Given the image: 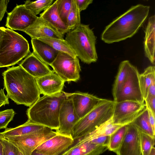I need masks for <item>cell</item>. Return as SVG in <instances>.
<instances>
[{
  "instance_id": "cell-1",
  "label": "cell",
  "mask_w": 155,
  "mask_h": 155,
  "mask_svg": "<svg viewBox=\"0 0 155 155\" xmlns=\"http://www.w3.org/2000/svg\"><path fill=\"white\" fill-rule=\"evenodd\" d=\"M2 75L7 96L17 104L29 107L40 97L35 78L19 65L8 68Z\"/></svg>"
},
{
  "instance_id": "cell-2",
  "label": "cell",
  "mask_w": 155,
  "mask_h": 155,
  "mask_svg": "<svg viewBox=\"0 0 155 155\" xmlns=\"http://www.w3.org/2000/svg\"><path fill=\"white\" fill-rule=\"evenodd\" d=\"M150 9L149 6L141 4L132 6L106 27L101 39L112 44L132 37L146 20Z\"/></svg>"
},
{
  "instance_id": "cell-3",
  "label": "cell",
  "mask_w": 155,
  "mask_h": 155,
  "mask_svg": "<svg viewBox=\"0 0 155 155\" xmlns=\"http://www.w3.org/2000/svg\"><path fill=\"white\" fill-rule=\"evenodd\" d=\"M68 95L63 91L51 95H44L28 108V121L56 130L59 127L61 106Z\"/></svg>"
},
{
  "instance_id": "cell-4",
  "label": "cell",
  "mask_w": 155,
  "mask_h": 155,
  "mask_svg": "<svg viewBox=\"0 0 155 155\" xmlns=\"http://www.w3.org/2000/svg\"><path fill=\"white\" fill-rule=\"evenodd\" d=\"M65 39L83 62L90 64L97 61L96 38L89 25L81 23L66 34Z\"/></svg>"
},
{
  "instance_id": "cell-5",
  "label": "cell",
  "mask_w": 155,
  "mask_h": 155,
  "mask_svg": "<svg viewBox=\"0 0 155 155\" xmlns=\"http://www.w3.org/2000/svg\"><path fill=\"white\" fill-rule=\"evenodd\" d=\"M0 41V67L15 65L31 52L27 40L14 30L3 27Z\"/></svg>"
},
{
  "instance_id": "cell-6",
  "label": "cell",
  "mask_w": 155,
  "mask_h": 155,
  "mask_svg": "<svg viewBox=\"0 0 155 155\" xmlns=\"http://www.w3.org/2000/svg\"><path fill=\"white\" fill-rule=\"evenodd\" d=\"M115 101L103 99L92 110L77 123L72 137L74 140L93 131L111 118Z\"/></svg>"
},
{
  "instance_id": "cell-7",
  "label": "cell",
  "mask_w": 155,
  "mask_h": 155,
  "mask_svg": "<svg viewBox=\"0 0 155 155\" xmlns=\"http://www.w3.org/2000/svg\"><path fill=\"white\" fill-rule=\"evenodd\" d=\"M57 134L56 131L45 127L31 134L4 137L17 147L24 155H31L41 144Z\"/></svg>"
},
{
  "instance_id": "cell-8",
  "label": "cell",
  "mask_w": 155,
  "mask_h": 155,
  "mask_svg": "<svg viewBox=\"0 0 155 155\" xmlns=\"http://www.w3.org/2000/svg\"><path fill=\"white\" fill-rule=\"evenodd\" d=\"M50 66L53 71L65 82H75L80 79L81 69L77 57L59 52Z\"/></svg>"
},
{
  "instance_id": "cell-9",
  "label": "cell",
  "mask_w": 155,
  "mask_h": 155,
  "mask_svg": "<svg viewBox=\"0 0 155 155\" xmlns=\"http://www.w3.org/2000/svg\"><path fill=\"white\" fill-rule=\"evenodd\" d=\"M146 106L141 103L131 101L115 102L112 117L113 124L120 126L127 125L132 123Z\"/></svg>"
},
{
  "instance_id": "cell-10",
  "label": "cell",
  "mask_w": 155,
  "mask_h": 155,
  "mask_svg": "<svg viewBox=\"0 0 155 155\" xmlns=\"http://www.w3.org/2000/svg\"><path fill=\"white\" fill-rule=\"evenodd\" d=\"M139 74L137 68L132 65L126 81L115 102L127 101L144 103L140 86Z\"/></svg>"
},
{
  "instance_id": "cell-11",
  "label": "cell",
  "mask_w": 155,
  "mask_h": 155,
  "mask_svg": "<svg viewBox=\"0 0 155 155\" xmlns=\"http://www.w3.org/2000/svg\"><path fill=\"white\" fill-rule=\"evenodd\" d=\"M79 120L74 108L71 97L68 93V96L61 107L59 127L56 130V132L58 134L72 137L73 128Z\"/></svg>"
},
{
  "instance_id": "cell-12",
  "label": "cell",
  "mask_w": 155,
  "mask_h": 155,
  "mask_svg": "<svg viewBox=\"0 0 155 155\" xmlns=\"http://www.w3.org/2000/svg\"><path fill=\"white\" fill-rule=\"evenodd\" d=\"M38 17L25 8L24 4L17 5L8 13L5 26L12 30L23 31L36 20Z\"/></svg>"
},
{
  "instance_id": "cell-13",
  "label": "cell",
  "mask_w": 155,
  "mask_h": 155,
  "mask_svg": "<svg viewBox=\"0 0 155 155\" xmlns=\"http://www.w3.org/2000/svg\"><path fill=\"white\" fill-rule=\"evenodd\" d=\"M69 93L80 119L92 110L103 99L86 93L78 91Z\"/></svg>"
},
{
  "instance_id": "cell-14",
  "label": "cell",
  "mask_w": 155,
  "mask_h": 155,
  "mask_svg": "<svg viewBox=\"0 0 155 155\" xmlns=\"http://www.w3.org/2000/svg\"><path fill=\"white\" fill-rule=\"evenodd\" d=\"M117 155H141L140 131L132 123L127 125L126 133Z\"/></svg>"
},
{
  "instance_id": "cell-15",
  "label": "cell",
  "mask_w": 155,
  "mask_h": 155,
  "mask_svg": "<svg viewBox=\"0 0 155 155\" xmlns=\"http://www.w3.org/2000/svg\"><path fill=\"white\" fill-rule=\"evenodd\" d=\"M72 137L58 134L47 140L36 150L43 155H60L74 143Z\"/></svg>"
},
{
  "instance_id": "cell-16",
  "label": "cell",
  "mask_w": 155,
  "mask_h": 155,
  "mask_svg": "<svg viewBox=\"0 0 155 155\" xmlns=\"http://www.w3.org/2000/svg\"><path fill=\"white\" fill-rule=\"evenodd\" d=\"M19 65L35 78H37L54 72L48 65L31 52L19 63Z\"/></svg>"
},
{
  "instance_id": "cell-17",
  "label": "cell",
  "mask_w": 155,
  "mask_h": 155,
  "mask_svg": "<svg viewBox=\"0 0 155 155\" xmlns=\"http://www.w3.org/2000/svg\"><path fill=\"white\" fill-rule=\"evenodd\" d=\"M35 79L40 93L44 95L61 92L65 82L54 72Z\"/></svg>"
},
{
  "instance_id": "cell-18",
  "label": "cell",
  "mask_w": 155,
  "mask_h": 155,
  "mask_svg": "<svg viewBox=\"0 0 155 155\" xmlns=\"http://www.w3.org/2000/svg\"><path fill=\"white\" fill-rule=\"evenodd\" d=\"M23 32L29 36L31 39L43 37L64 39V36L39 17L32 25Z\"/></svg>"
},
{
  "instance_id": "cell-19",
  "label": "cell",
  "mask_w": 155,
  "mask_h": 155,
  "mask_svg": "<svg viewBox=\"0 0 155 155\" xmlns=\"http://www.w3.org/2000/svg\"><path fill=\"white\" fill-rule=\"evenodd\" d=\"M107 149V147L97 145L90 141L81 143H74L60 155H101Z\"/></svg>"
},
{
  "instance_id": "cell-20",
  "label": "cell",
  "mask_w": 155,
  "mask_h": 155,
  "mask_svg": "<svg viewBox=\"0 0 155 155\" xmlns=\"http://www.w3.org/2000/svg\"><path fill=\"white\" fill-rule=\"evenodd\" d=\"M31 43L33 52L43 62L50 66L59 51L38 39H31Z\"/></svg>"
},
{
  "instance_id": "cell-21",
  "label": "cell",
  "mask_w": 155,
  "mask_h": 155,
  "mask_svg": "<svg viewBox=\"0 0 155 155\" xmlns=\"http://www.w3.org/2000/svg\"><path fill=\"white\" fill-rule=\"evenodd\" d=\"M39 17L63 36L69 31L58 14L56 1L40 14Z\"/></svg>"
},
{
  "instance_id": "cell-22",
  "label": "cell",
  "mask_w": 155,
  "mask_h": 155,
  "mask_svg": "<svg viewBox=\"0 0 155 155\" xmlns=\"http://www.w3.org/2000/svg\"><path fill=\"white\" fill-rule=\"evenodd\" d=\"M155 15L150 17L145 31L144 49L145 56L155 64Z\"/></svg>"
},
{
  "instance_id": "cell-23",
  "label": "cell",
  "mask_w": 155,
  "mask_h": 155,
  "mask_svg": "<svg viewBox=\"0 0 155 155\" xmlns=\"http://www.w3.org/2000/svg\"><path fill=\"white\" fill-rule=\"evenodd\" d=\"M122 126L114 124L111 118L104 123L93 131L76 140L78 143L90 141L97 137L110 136Z\"/></svg>"
},
{
  "instance_id": "cell-24",
  "label": "cell",
  "mask_w": 155,
  "mask_h": 155,
  "mask_svg": "<svg viewBox=\"0 0 155 155\" xmlns=\"http://www.w3.org/2000/svg\"><path fill=\"white\" fill-rule=\"evenodd\" d=\"M45 127L27 120L24 124L15 128H6L0 134L4 137L24 136L34 133Z\"/></svg>"
},
{
  "instance_id": "cell-25",
  "label": "cell",
  "mask_w": 155,
  "mask_h": 155,
  "mask_svg": "<svg viewBox=\"0 0 155 155\" xmlns=\"http://www.w3.org/2000/svg\"><path fill=\"white\" fill-rule=\"evenodd\" d=\"M132 65L127 60L121 61L119 64L112 89V94L114 101L126 81Z\"/></svg>"
},
{
  "instance_id": "cell-26",
  "label": "cell",
  "mask_w": 155,
  "mask_h": 155,
  "mask_svg": "<svg viewBox=\"0 0 155 155\" xmlns=\"http://www.w3.org/2000/svg\"><path fill=\"white\" fill-rule=\"evenodd\" d=\"M155 78V67L150 66L140 74L139 79L140 90L144 100L147 96L149 87L153 80Z\"/></svg>"
},
{
  "instance_id": "cell-27",
  "label": "cell",
  "mask_w": 155,
  "mask_h": 155,
  "mask_svg": "<svg viewBox=\"0 0 155 155\" xmlns=\"http://www.w3.org/2000/svg\"><path fill=\"white\" fill-rule=\"evenodd\" d=\"M38 39L46 43L59 52L67 54L73 57H77L65 39L51 37L41 38Z\"/></svg>"
},
{
  "instance_id": "cell-28",
  "label": "cell",
  "mask_w": 155,
  "mask_h": 155,
  "mask_svg": "<svg viewBox=\"0 0 155 155\" xmlns=\"http://www.w3.org/2000/svg\"><path fill=\"white\" fill-rule=\"evenodd\" d=\"M132 123L140 131L155 137V133L153 132L150 124L148 111L146 107Z\"/></svg>"
},
{
  "instance_id": "cell-29",
  "label": "cell",
  "mask_w": 155,
  "mask_h": 155,
  "mask_svg": "<svg viewBox=\"0 0 155 155\" xmlns=\"http://www.w3.org/2000/svg\"><path fill=\"white\" fill-rule=\"evenodd\" d=\"M127 129V125L123 126L110 136L107 149L115 153L119 149L124 138Z\"/></svg>"
},
{
  "instance_id": "cell-30",
  "label": "cell",
  "mask_w": 155,
  "mask_h": 155,
  "mask_svg": "<svg viewBox=\"0 0 155 155\" xmlns=\"http://www.w3.org/2000/svg\"><path fill=\"white\" fill-rule=\"evenodd\" d=\"M54 0H41L35 1L26 0L24 5L34 15L37 16L40 13L44 11L53 3Z\"/></svg>"
},
{
  "instance_id": "cell-31",
  "label": "cell",
  "mask_w": 155,
  "mask_h": 155,
  "mask_svg": "<svg viewBox=\"0 0 155 155\" xmlns=\"http://www.w3.org/2000/svg\"><path fill=\"white\" fill-rule=\"evenodd\" d=\"M80 12L75 0H73L71 8L67 17L66 24L69 31L74 29L81 23Z\"/></svg>"
},
{
  "instance_id": "cell-32",
  "label": "cell",
  "mask_w": 155,
  "mask_h": 155,
  "mask_svg": "<svg viewBox=\"0 0 155 155\" xmlns=\"http://www.w3.org/2000/svg\"><path fill=\"white\" fill-rule=\"evenodd\" d=\"M155 137L140 131V141L141 155H149L154 147Z\"/></svg>"
},
{
  "instance_id": "cell-33",
  "label": "cell",
  "mask_w": 155,
  "mask_h": 155,
  "mask_svg": "<svg viewBox=\"0 0 155 155\" xmlns=\"http://www.w3.org/2000/svg\"><path fill=\"white\" fill-rule=\"evenodd\" d=\"M73 0H56L58 14L61 20L66 25L67 17L71 8Z\"/></svg>"
},
{
  "instance_id": "cell-34",
  "label": "cell",
  "mask_w": 155,
  "mask_h": 155,
  "mask_svg": "<svg viewBox=\"0 0 155 155\" xmlns=\"http://www.w3.org/2000/svg\"><path fill=\"white\" fill-rule=\"evenodd\" d=\"M15 113L12 109L0 111V129L6 128L10 122L13 119Z\"/></svg>"
},
{
  "instance_id": "cell-35",
  "label": "cell",
  "mask_w": 155,
  "mask_h": 155,
  "mask_svg": "<svg viewBox=\"0 0 155 155\" xmlns=\"http://www.w3.org/2000/svg\"><path fill=\"white\" fill-rule=\"evenodd\" d=\"M2 139L3 155H18V149L17 147L2 135Z\"/></svg>"
},
{
  "instance_id": "cell-36",
  "label": "cell",
  "mask_w": 155,
  "mask_h": 155,
  "mask_svg": "<svg viewBox=\"0 0 155 155\" xmlns=\"http://www.w3.org/2000/svg\"><path fill=\"white\" fill-rule=\"evenodd\" d=\"M110 136H101L90 141L97 145L107 147L110 141Z\"/></svg>"
},
{
  "instance_id": "cell-37",
  "label": "cell",
  "mask_w": 155,
  "mask_h": 155,
  "mask_svg": "<svg viewBox=\"0 0 155 155\" xmlns=\"http://www.w3.org/2000/svg\"><path fill=\"white\" fill-rule=\"evenodd\" d=\"M144 101L147 109L155 114V97H147Z\"/></svg>"
},
{
  "instance_id": "cell-38",
  "label": "cell",
  "mask_w": 155,
  "mask_h": 155,
  "mask_svg": "<svg viewBox=\"0 0 155 155\" xmlns=\"http://www.w3.org/2000/svg\"><path fill=\"white\" fill-rule=\"evenodd\" d=\"M79 11L81 12L87 9L88 6L92 3L93 0H75Z\"/></svg>"
},
{
  "instance_id": "cell-39",
  "label": "cell",
  "mask_w": 155,
  "mask_h": 155,
  "mask_svg": "<svg viewBox=\"0 0 155 155\" xmlns=\"http://www.w3.org/2000/svg\"><path fill=\"white\" fill-rule=\"evenodd\" d=\"M9 2V1L8 0H0V22L2 20L6 11Z\"/></svg>"
},
{
  "instance_id": "cell-40",
  "label": "cell",
  "mask_w": 155,
  "mask_h": 155,
  "mask_svg": "<svg viewBox=\"0 0 155 155\" xmlns=\"http://www.w3.org/2000/svg\"><path fill=\"white\" fill-rule=\"evenodd\" d=\"M9 104L8 97L5 94L4 89H0V107Z\"/></svg>"
},
{
  "instance_id": "cell-41",
  "label": "cell",
  "mask_w": 155,
  "mask_h": 155,
  "mask_svg": "<svg viewBox=\"0 0 155 155\" xmlns=\"http://www.w3.org/2000/svg\"><path fill=\"white\" fill-rule=\"evenodd\" d=\"M148 110L149 120L153 132L155 133V114Z\"/></svg>"
},
{
  "instance_id": "cell-42",
  "label": "cell",
  "mask_w": 155,
  "mask_h": 155,
  "mask_svg": "<svg viewBox=\"0 0 155 155\" xmlns=\"http://www.w3.org/2000/svg\"><path fill=\"white\" fill-rule=\"evenodd\" d=\"M147 97H155V78L153 80L149 87Z\"/></svg>"
},
{
  "instance_id": "cell-43",
  "label": "cell",
  "mask_w": 155,
  "mask_h": 155,
  "mask_svg": "<svg viewBox=\"0 0 155 155\" xmlns=\"http://www.w3.org/2000/svg\"><path fill=\"white\" fill-rule=\"evenodd\" d=\"M0 155H3V145L2 144V135L0 134Z\"/></svg>"
},
{
  "instance_id": "cell-44",
  "label": "cell",
  "mask_w": 155,
  "mask_h": 155,
  "mask_svg": "<svg viewBox=\"0 0 155 155\" xmlns=\"http://www.w3.org/2000/svg\"><path fill=\"white\" fill-rule=\"evenodd\" d=\"M31 155H43V154H42L39 153L38 152L37 150H35L34 151H33Z\"/></svg>"
},
{
  "instance_id": "cell-45",
  "label": "cell",
  "mask_w": 155,
  "mask_h": 155,
  "mask_svg": "<svg viewBox=\"0 0 155 155\" xmlns=\"http://www.w3.org/2000/svg\"><path fill=\"white\" fill-rule=\"evenodd\" d=\"M149 155H155V148L153 147L151 150V151Z\"/></svg>"
},
{
  "instance_id": "cell-46",
  "label": "cell",
  "mask_w": 155,
  "mask_h": 155,
  "mask_svg": "<svg viewBox=\"0 0 155 155\" xmlns=\"http://www.w3.org/2000/svg\"><path fill=\"white\" fill-rule=\"evenodd\" d=\"M0 41H1V39L2 38V31L1 28V27H0Z\"/></svg>"
},
{
  "instance_id": "cell-47",
  "label": "cell",
  "mask_w": 155,
  "mask_h": 155,
  "mask_svg": "<svg viewBox=\"0 0 155 155\" xmlns=\"http://www.w3.org/2000/svg\"><path fill=\"white\" fill-rule=\"evenodd\" d=\"M18 155H24V154L18 150Z\"/></svg>"
},
{
  "instance_id": "cell-48",
  "label": "cell",
  "mask_w": 155,
  "mask_h": 155,
  "mask_svg": "<svg viewBox=\"0 0 155 155\" xmlns=\"http://www.w3.org/2000/svg\"></svg>"
}]
</instances>
